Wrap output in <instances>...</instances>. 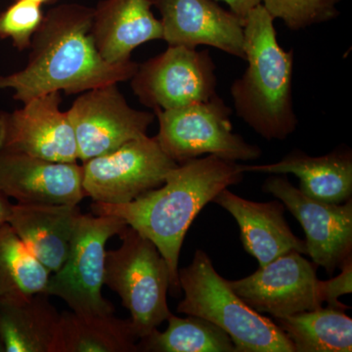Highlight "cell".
<instances>
[{"mask_svg":"<svg viewBox=\"0 0 352 352\" xmlns=\"http://www.w3.org/2000/svg\"><path fill=\"white\" fill-rule=\"evenodd\" d=\"M94 8L78 3L52 7L32 39L27 66L0 76V90H13L15 100L65 92L78 94L131 80L138 63L104 60L92 39Z\"/></svg>","mask_w":352,"mask_h":352,"instance_id":"cell-1","label":"cell"},{"mask_svg":"<svg viewBox=\"0 0 352 352\" xmlns=\"http://www.w3.org/2000/svg\"><path fill=\"white\" fill-rule=\"evenodd\" d=\"M239 164L208 155L179 164L162 186L126 204L94 201L92 212L113 215L152 241L166 261L170 289L180 294L178 261L185 235L199 212L222 190L242 182Z\"/></svg>","mask_w":352,"mask_h":352,"instance_id":"cell-2","label":"cell"},{"mask_svg":"<svg viewBox=\"0 0 352 352\" xmlns=\"http://www.w3.org/2000/svg\"><path fill=\"white\" fill-rule=\"evenodd\" d=\"M244 75L230 88L238 117L267 140H284L298 126L293 98L294 50L278 43L274 19L263 4L244 24Z\"/></svg>","mask_w":352,"mask_h":352,"instance_id":"cell-3","label":"cell"},{"mask_svg":"<svg viewBox=\"0 0 352 352\" xmlns=\"http://www.w3.org/2000/svg\"><path fill=\"white\" fill-rule=\"evenodd\" d=\"M184 298L177 312L212 322L232 340L236 352H295L275 322L250 307L220 276L207 254L198 250L187 267L178 270Z\"/></svg>","mask_w":352,"mask_h":352,"instance_id":"cell-4","label":"cell"},{"mask_svg":"<svg viewBox=\"0 0 352 352\" xmlns=\"http://www.w3.org/2000/svg\"><path fill=\"white\" fill-rule=\"evenodd\" d=\"M119 235V249L106 252L104 285L119 295L131 312L139 340L170 316L166 300L170 273L152 241L129 226Z\"/></svg>","mask_w":352,"mask_h":352,"instance_id":"cell-5","label":"cell"},{"mask_svg":"<svg viewBox=\"0 0 352 352\" xmlns=\"http://www.w3.org/2000/svg\"><path fill=\"white\" fill-rule=\"evenodd\" d=\"M154 113L159 120V132L155 138L176 164L203 155L231 162L252 161L261 157L258 146L249 144L234 133L232 111L217 94L207 101Z\"/></svg>","mask_w":352,"mask_h":352,"instance_id":"cell-6","label":"cell"},{"mask_svg":"<svg viewBox=\"0 0 352 352\" xmlns=\"http://www.w3.org/2000/svg\"><path fill=\"white\" fill-rule=\"evenodd\" d=\"M127 226L113 215H78L68 258L52 273L45 294L58 296L80 314H113L115 307L102 296L106 244Z\"/></svg>","mask_w":352,"mask_h":352,"instance_id":"cell-7","label":"cell"},{"mask_svg":"<svg viewBox=\"0 0 352 352\" xmlns=\"http://www.w3.org/2000/svg\"><path fill=\"white\" fill-rule=\"evenodd\" d=\"M177 166L156 138L141 136L83 162L82 186L94 201L126 204L162 186L166 175Z\"/></svg>","mask_w":352,"mask_h":352,"instance_id":"cell-8","label":"cell"},{"mask_svg":"<svg viewBox=\"0 0 352 352\" xmlns=\"http://www.w3.org/2000/svg\"><path fill=\"white\" fill-rule=\"evenodd\" d=\"M132 91L153 112L207 101L217 94L215 64L210 50L168 46L138 64L131 78Z\"/></svg>","mask_w":352,"mask_h":352,"instance_id":"cell-9","label":"cell"},{"mask_svg":"<svg viewBox=\"0 0 352 352\" xmlns=\"http://www.w3.org/2000/svg\"><path fill=\"white\" fill-rule=\"evenodd\" d=\"M66 112L82 163L147 135L156 118L154 112L131 107L118 83L82 92Z\"/></svg>","mask_w":352,"mask_h":352,"instance_id":"cell-10","label":"cell"},{"mask_svg":"<svg viewBox=\"0 0 352 352\" xmlns=\"http://www.w3.org/2000/svg\"><path fill=\"white\" fill-rule=\"evenodd\" d=\"M231 289L252 309L284 318L322 307V281L315 264L298 252L274 259L250 276L229 281Z\"/></svg>","mask_w":352,"mask_h":352,"instance_id":"cell-11","label":"cell"},{"mask_svg":"<svg viewBox=\"0 0 352 352\" xmlns=\"http://www.w3.org/2000/svg\"><path fill=\"white\" fill-rule=\"evenodd\" d=\"M263 189L281 201L300 221L307 236V254L315 265L333 274L352 259L351 199L340 205L314 200L280 175L268 177Z\"/></svg>","mask_w":352,"mask_h":352,"instance_id":"cell-12","label":"cell"},{"mask_svg":"<svg viewBox=\"0 0 352 352\" xmlns=\"http://www.w3.org/2000/svg\"><path fill=\"white\" fill-rule=\"evenodd\" d=\"M61 103L56 91L34 97L17 110L0 111V152L76 163L75 132Z\"/></svg>","mask_w":352,"mask_h":352,"instance_id":"cell-13","label":"cell"},{"mask_svg":"<svg viewBox=\"0 0 352 352\" xmlns=\"http://www.w3.org/2000/svg\"><path fill=\"white\" fill-rule=\"evenodd\" d=\"M168 46H210L245 60V21L217 0H152Z\"/></svg>","mask_w":352,"mask_h":352,"instance_id":"cell-14","label":"cell"},{"mask_svg":"<svg viewBox=\"0 0 352 352\" xmlns=\"http://www.w3.org/2000/svg\"><path fill=\"white\" fill-rule=\"evenodd\" d=\"M0 192L29 205L78 206L87 197L82 166L3 152H0Z\"/></svg>","mask_w":352,"mask_h":352,"instance_id":"cell-15","label":"cell"},{"mask_svg":"<svg viewBox=\"0 0 352 352\" xmlns=\"http://www.w3.org/2000/svg\"><path fill=\"white\" fill-rule=\"evenodd\" d=\"M152 0H101L94 8L92 39L109 63L129 61L138 46L163 39V25Z\"/></svg>","mask_w":352,"mask_h":352,"instance_id":"cell-16","label":"cell"},{"mask_svg":"<svg viewBox=\"0 0 352 352\" xmlns=\"http://www.w3.org/2000/svg\"><path fill=\"white\" fill-rule=\"evenodd\" d=\"M212 201L236 219L245 252L258 259L259 267L292 251L307 254L305 241L292 232L284 219L286 208L281 201L256 203L226 188Z\"/></svg>","mask_w":352,"mask_h":352,"instance_id":"cell-17","label":"cell"},{"mask_svg":"<svg viewBox=\"0 0 352 352\" xmlns=\"http://www.w3.org/2000/svg\"><path fill=\"white\" fill-rule=\"evenodd\" d=\"M80 214L78 206L18 203L12 205L7 223L52 274L68 258Z\"/></svg>","mask_w":352,"mask_h":352,"instance_id":"cell-18","label":"cell"},{"mask_svg":"<svg viewBox=\"0 0 352 352\" xmlns=\"http://www.w3.org/2000/svg\"><path fill=\"white\" fill-rule=\"evenodd\" d=\"M240 166L243 173H292L300 179L298 189L314 200L340 205L351 199L352 153L349 149L340 148L321 157L294 150L278 163Z\"/></svg>","mask_w":352,"mask_h":352,"instance_id":"cell-19","label":"cell"},{"mask_svg":"<svg viewBox=\"0 0 352 352\" xmlns=\"http://www.w3.org/2000/svg\"><path fill=\"white\" fill-rule=\"evenodd\" d=\"M48 298L0 302V352H55L60 314Z\"/></svg>","mask_w":352,"mask_h":352,"instance_id":"cell-20","label":"cell"},{"mask_svg":"<svg viewBox=\"0 0 352 352\" xmlns=\"http://www.w3.org/2000/svg\"><path fill=\"white\" fill-rule=\"evenodd\" d=\"M131 319L113 314H60L55 352H138Z\"/></svg>","mask_w":352,"mask_h":352,"instance_id":"cell-21","label":"cell"},{"mask_svg":"<svg viewBox=\"0 0 352 352\" xmlns=\"http://www.w3.org/2000/svg\"><path fill=\"white\" fill-rule=\"evenodd\" d=\"M276 320L295 352L352 351V319L344 309L321 307Z\"/></svg>","mask_w":352,"mask_h":352,"instance_id":"cell-22","label":"cell"},{"mask_svg":"<svg viewBox=\"0 0 352 352\" xmlns=\"http://www.w3.org/2000/svg\"><path fill=\"white\" fill-rule=\"evenodd\" d=\"M50 271L25 247L8 223L0 226V302L45 293Z\"/></svg>","mask_w":352,"mask_h":352,"instance_id":"cell-23","label":"cell"},{"mask_svg":"<svg viewBox=\"0 0 352 352\" xmlns=\"http://www.w3.org/2000/svg\"><path fill=\"white\" fill-rule=\"evenodd\" d=\"M164 332L154 329L139 339L138 351L236 352L232 340L219 326L201 317L179 318L173 314Z\"/></svg>","mask_w":352,"mask_h":352,"instance_id":"cell-24","label":"cell"},{"mask_svg":"<svg viewBox=\"0 0 352 352\" xmlns=\"http://www.w3.org/2000/svg\"><path fill=\"white\" fill-rule=\"evenodd\" d=\"M342 0H263L273 19L281 20L292 31L322 24L339 16Z\"/></svg>","mask_w":352,"mask_h":352,"instance_id":"cell-25","label":"cell"},{"mask_svg":"<svg viewBox=\"0 0 352 352\" xmlns=\"http://www.w3.org/2000/svg\"><path fill=\"white\" fill-rule=\"evenodd\" d=\"M43 6L30 0H14L0 13V39H10L19 51L30 50L44 18Z\"/></svg>","mask_w":352,"mask_h":352,"instance_id":"cell-26","label":"cell"},{"mask_svg":"<svg viewBox=\"0 0 352 352\" xmlns=\"http://www.w3.org/2000/svg\"><path fill=\"white\" fill-rule=\"evenodd\" d=\"M342 273L339 276L332 278L328 281H322L324 302L328 303L329 307L349 309L347 305L340 302V296L347 295L352 292V259L342 265Z\"/></svg>","mask_w":352,"mask_h":352,"instance_id":"cell-27","label":"cell"},{"mask_svg":"<svg viewBox=\"0 0 352 352\" xmlns=\"http://www.w3.org/2000/svg\"><path fill=\"white\" fill-rule=\"evenodd\" d=\"M217 1L226 2L230 8V11L244 21L248 14L251 12L252 9L263 3V0H217Z\"/></svg>","mask_w":352,"mask_h":352,"instance_id":"cell-28","label":"cell"},{"mask_svg":"<svg viewBox=\"0 0 352 352\" xmlns=\"http://www.w3.org/2000/svg\"><path fill=\"white\" fill-rule=\"evenodd\" d=\"M12 205L13 204L10 203L8 197L0 192V226H3L8 221Z\"/></svg>","mask_w":352,"mask_h":352,"instance_id":"cell-29","label":"cell"},{"mask_svg":"<svg viewBox=\"0 0 352 352\" xmlns=\"http://www.w3.org/2000/svg\"><path fill=\"white\" fill-rule=\"evenodd\" d=\"M30 1L34 2V3H38L39 6H47V4L54 3L56 0H30Z\"/></svg>","mask_w":352,"mask_h":352,"instance_id":"cell-30","label":"cell"}]
</instances>
